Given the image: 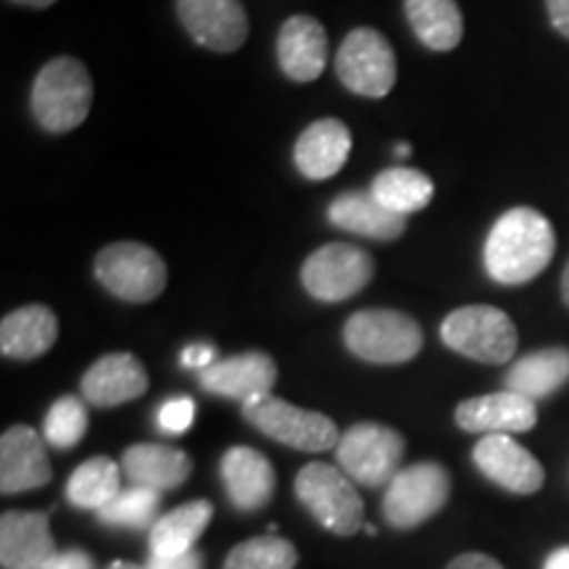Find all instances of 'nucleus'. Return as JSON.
I'll list each match as a JSON object with an SVG mask.
<instances>
[{
	"label": "nucleus",
	"mask_w": 569,
	"mask_h": 569,
	"mask_svg": "<svg viewBox=\"0 0 569 569\" xmlns=\"http://www.w3.org/2000/svg\"><path fill=\"white\" fill-rule=\"evenodd\" d=\"M557 234L543 213L517 206L503 213L486 240V269L498 284H525L551 264Z\"/></svg>",
	"instance_id": "obj_1"
},
{
	"label": "nucleus",
	"mask_w": 569,
	"mask_h": 569,
	"mask_svg": "<svg viewBox=\"0 0 569 569\" xmlns=\"http://www.w3.org/2000/svg\"><path fill=\"white\" fill-rule=\"evenodd\" d=\"M32 113L46 132L63 134L88 119L92 106V80L82 61L59 56L40 69L32 84Z\"/></svg>",
	"instance_id": "obj_2"
},
{
	"label": "nucleus",
	"mask_w": 569,
	"mask_h": 569,
	"mask_svg": "<svg viewBox=\"0 0 569 569\" xmlns=\"http://www.w3.org/2000/svg\"><path fill=\"white\" fill-rule=\"evenodd\" d=\"M296 496L325 530L353 536L365 528V501L340 467L311 461L296 478Z\"/></svg>",
	"instance_id": "obj_3"
},
{
	"label": "nucleus",
	"mask_w": 569,
	"mask_h": 569,
	"mask_svg": "<svg viewBox=\"0 0 569 569\" xmlns=\"http://www.w3.org/2000/svg\"><path fill=\"white\" fill-rule=\"evenodd\" d=\"M348 351L369 365H403L422 351V327L393 309H365L346 322Z\"/></svg>",
	"instance_id": "obj_4"
},
{
	"label": "nucleus",
	"mask_w": 569,
	"mask_h": 569,
	"mask_svg": "<svg viewBox=\"0 0 569 569\" xmlns=\"http://www.w3.org/2000/svg\"><path fill=\"white\" fill-rule=\"evenodd\" d=\"M443 343L482 365H507L517 353V327L507 311L496 306H461L440 325Z\"/></svg>",
	"instance_id": "obj_5"
},
{
	"label": "nucleus",
	"mask_w": 569,
	"mask_h": 569,
	"mask_svg": "<svg viewBox=\"0 0 569 569\" xmlns=\"http://www.w3.org/2000/svg\"><path fill=\"white\" fill-rule=\"evenodd\" d=\"M243 417L256 430H261L277 443L296 448V451L322 453L327 448H338L340 443V432L330 417L319 415V411L298 409L274 396L243 403Z\"/></svg>",
	"instance_id": "obj_6"
},
{
	"label": "nucleus",
	"mask_w": 569,
	"mask_h": 569,
	"mask_svg": "<svg viewBox=\"0 0 569 569\" xmlns=\"http://www.w3.org/2000/svg\"><path fill=\"white\" fill-rule=\"evenodd\" d=\"M96 277L109 293L130 303H148L167 288V264L146 243H111L96 259Z\"/></svg>",
	"instance_id": "obj_7"
},
{
	"label": "nucleus",
	"mask_w": 569,
	"mask_h": 569,
	"mask_svg": "<svg viewBox=\"0 0 569 569\" xmlns=\"http://www.w3.org/2000/svg\"><path fill=\"white\" fill-rule=\"evenodd\" d=\"M403 451H407V440L393 427L361 422L340 436L336 459L353 482L377 488L396 478Z\"/></svg>",
	"instance_id": "obj_8"
},
{
	"label": "nucleus",
	"mask_w": 569,
	"mask_h": 569,
	"mask_svg": "<svg viewBox=\"0 0 569 569\" xmlns=\"http://www.w3.org/2000/svg\"><path fill=\"white\" fill-rule=\"evenodd\" d=\"M451 496V478L446 467L436 461H419L407 469H398L390 480L382 517L398 530H415L438 515Z\"/></svg>",
	"instance_id": "obj_9"
},
{
	"label": "nucleus",
	"mask_w": 569,
	"mask_h": 569,
	"mask_svg": "<svg viewBox=\"0 0 569 569\" xmlns=\"http://www.w3.org/2000/svg\"><path fill=\"white\" fill-rule=\"evenodd\" d=\"M338 80L356 96L386 98L396 84V53L386 34L372 27L348 32L336 56Z\"/></svg>",
	"instance_id": "obj_10"
},
{
	"label": "nucleus",
	"mask_w": 569,
	"mask_h": 569,
	"mask_svg": "<svg viewBox=\"0 0 569 569\" xmlns=\"http://www.w3.org/2000/svg\"><path fill=\"white\" fill-rule=\"evenodd\" d=\"M375 277V261L359 246L330 243L315 251L301 267V282L317 301L338 303L367 288Z\"/></svg>",
	"instance_id": "obj_11"
},
{
	"label": "nucleus",
	"mask_w": 569,
	"mask_h": 569,
	"mask_svg": "<svg viewBox=\"0 0 569 569\" xmlns=\"http://www.w3.org/2000/svg\"><path fill=\"white\" fill-rule=\"evenodd\" d=\"M177 13L198 46L232 53L248 40V13L240 0H177Z\"/></svg>",
	"instance_id": "obj_12"
},
{
	"label": "nucleus",
	"mask_w": 569,
	"mask_h": 569,
	"mask_svg": "<svg viewBox=\"0 0 569 569\" xmlns=\"http://www.w3.org/2000/svg\"><path fill=\"white\" fill-rule=\"evenodd\" d=\"M472 459L490 482L511 490V493H538L546 482L540 461L511 436H486L478 440Z\"/></svg>",
	"instance_id": "obj_13"
},
{
	"label": "nucleus",
	"mask_w": 569,
	"mask_h": 569,
	"mask_svg": "<svg viewBox=\"0 0 569 569\" xmlns=\"http://www.w3.org/2000/svg\"><path fill=\"white\" fill-rule=\"evenodd\" d=\"M46 443L32 427L17 425L0 438V490L6 496L27 493L51 482Z\"/></svg>",
	"instance_id": "obj_14"
},
{
	"label": "nucleus",
	"mask_w": 569,
	"mask_h": 569,
	"mask_svg": "<svg viewBox=\"0 0 569 569\" xmlns=\"http://www.w3.org/2000/svg\"><path fill=\"white\" fill-rule=\"evenodd\" d=\"M56 553L46 511H6L0 519L3 569H48Z\"/></svg>",
	"instance_id": "obj_15"
},
{
	"label": "nucleus",
	"mask_w": 569,
	"mask_h": 569,
	"mask_svg": "<svg viewBox=\"0 0 569 569\" xmlns=\"http://www.w3.org/2000/svg\"><path fill=\"white\" fill-rule=\"evenodd\" d=\"M198 380H201V388L213 396L248 403L272 393L277 382V365L269 353L251 351L213 361L209 369H203Z\"/></svg>",
	"instance_id": "obj_16"
},
{
	"label": "nucleus",
	"mask_w": 569,
	"mask_h": 569,
	"mask_svg": "<svg viewBox=\"0 0 569 569\" xmlns=\"http://www.w3.org/2000/svg\"><path fill=\"white\" fill-rule=\"evenodd\" d=\"M538 422L536 401L511 393H488L467 398L457 407V425L467 432L480 436H511V432H528Z\"/></svg>",
	"instance_id": "obj_17"
},
{
	"label": "nucleus",
	"mask_w": 569,
	"mask_h": 569,
	"mask_svg": "<svg viewBox=\"0 0 569 569\" xmlns=\"http://www.w3.org/2000/svg\"><path fill=\"white\" fill-rule=\"evenodd\" d=\"M82 398L98 409L130 403L148 390V372L132 353H109L98 359L80 382Z\"/></svg>",
	"instance_id": "obj_18"
},
{
	"label": "nucleus",
	"mask_w": 569,
	"mask_h": 569,
	"mask_svg": "<svg viewBox=\"0 0 569 569\" xmlns=\"http://www.w3.org/2000/svg\"><path fill=\"white\" fill-rule=\"evenodd\" d=\"M277 61L284 77L315 82L327 67V32L315 17H290L277 34Z\"/></svg>",
	"instance_id": "obj_19"
},
{
	"label": "nucleus",
	"mask_w": 569,
	"mask_h": 569,
	"mask_svg": "<svg viewBox=\"0 0 569 569\" xmlns=\"http://www.w3.org/2000/svg\"><path fill=\"white\" fill-rule=\"evenodd\" d=\"M222 480L232 507L238 511H259L274 493L277 478L264 453L256 448L234 446L222 457Z\"/></svg>",
	"instance_id": "obj_20"
},
{
	"label": "nucleus",
	"mask_w": 569,
	"mask_h": 569,
	"mask_svg": "<svg viewBox=\"0 0 569 569\" xmlns=\"http://www.w3.org/2000/svg\"><path fill=\"white\" fill-rule=\"evenodd\" d=\"M293 156L306 180H330L351 156V132L338 119H319L301 132Z\"/></svg>",
	"instance_id": "obj_21"
},
{
	"label": "nucleus",
	"mask_w": 569,
	"mask_h": 569,
	"mask_svg": "<svg viewBox=\"0 0 569 569\" xmlns=\"http://www.w3.org/2000/svg\"><path fill=\"white\" fill-rule=\"evenodd\" d=\"M56 338H59V319L42 303L21 306L0 322V351L9 359H40L42 353L51 351Z\"/></svg>",
	"instance_id": "obj_22"
},
{
	"label": "nucleus",
	"mask_w": 569,
	"mask_h": 569,
	"mask_svg": "<svg viewBox=\"0 0 569 569\" xmlns=\"http://www.w3.org/2000/svg\"><path fill=\"white\" fill-rule=\"evenodd\" d=\"M122 469L132 486L151 490L180 488L193 472V461L180 448L161 443H138L130 446L122 457Z\"/></svg>",
	"instance_id": "obj_23"
},
{
	"label": "nucleus",
	"mask_w": 569,
	"mask_h": 569,
	"mask_svg": "<svg viewBox=\"0 0 569 569\" xmlns=\"http://www.w3.org/2000/svg\"><path fill=\"white\" fill-rule=\"evenodd\" d=\"M330 222L361 238L396 240L407 232V217L390 211L372 193H343L327 209Z\"/></svg>",
	"instance_id": "obj_24"
},
{
	"label": "nucleus",
	"mask_w": 569,
	"mask_h": 569,
	"mask_svg": "<svg viewBox=\"0 0 569 569\" xmlns=\"http://www.w3.org/2000/svg\"><path fill=\"white\" fill-rule=\"evenodd\" d=\"M213 517L211 501H190L182 503L156 519L148 536L151 543V557H182V553L193 551L196 540L203 536Z\"/></svg>",
	"instance_id": "obj_25"
},
{
	"label": "nucleus",
	"mask_w": 569,
	"mask_h": 569,
	"mask_svg": "<svg viewBox=\"0 0 569 569\" xmlns=\"http://www.w3.org/2000/svg\"><path fill=\"white\" fill-rule=\"evenodd\" d=\"M411 30L430 51L448 53L465 38V17L457 0H403Z\"/></svg>",
	"instance_id": "obj_26"
},
{
	"label": "nucleus",
	"mask_w": 569,
	"mask_h": 569,
	"mask_svg": "<svg viewBox=\"0 0 569 569\" xmlns=\"http://www.w3.org/2000/svg\"><path fill=\"white\" fill-rule=\"evenodd\" d=\"M569 380V351L567 348H543L528 353L507 372V390L530 401H540L557 393Z\"/></svg>",
	"instance_id": "obj_27"
},
{
	"label": "nucleus",
	"mask_w": 569,
	"mask_h": 569,
	"mask_svg": "<svg viewBox=\"0 0 569 569\" xmlns=\"http://www.w3.org/2000/svg\"><path fill=\"white\" fill-rule=\"evenodd\" d=\"M369 193L386 206V209L401 213V217H409V213L422 211L432 201L436 184H432V180L425 172H419V169L393 167L375 177Z\"/></svg>",
	"instance_id": "obj_28"
},
{
	"label": "nucleus",
	"mask_w": 569,
	"mask_h": 569,
	"mask_svg": "<svg viewBox=\"0 0 569 569\" xmlns=\"http://www.w3.org/2000/svg\"><path fill=\"white\" fill-rule=\"evenodd\" d=\"M119 493H122L119 465L109 457H92L82 461L67 482V498L80 509L98 511L106 503H111Z\"/></svg>",
	"instance_id": "obj_29"
},
{
	"label": "nucleus",
	"mask_w": 569,
	"mask_h": 569,
	"mask_svg": "<svg viewBox=\"0 0 569 569\" xmlns=\"http://www.w3.org/2000/svg\"><path fill=\"white\" fill-rule=\"evenodd\" d=\"M161 507V493L151 488L132 486L130 490H122L111 503H106L103 509H98L96 515L103 525H113V528H127V530H142L153 528L156 515Z\"/></svg>",
	"instance_id": "obj_30"
},
{
	"label": "nucleus",
	"mask_w": 569,
	"mask_h": 569,
	"mask_svg": "<svg viewBox=\"0 0 569 569\" xmlns=\"http://www.w3.org/2000/svg\"><path fill=\"white\" fill-rule=\"evenodd\" d=\"M296 565L298 551L288 538L261 536L234 546L224 569H296Z\"/></svg>",
	"instance_id": "obj_31"
},
{
	"label": "nucleus",
	"mask_w": 569,
	"mask_h": 569,
	"mask_svg": "<svg viewBox=\"0 0 569 569\" xmlns=\"http://www.w3.org/2000/svg\"><path fill=\"white\" fill-rule=\"evenodd\" d=\"M88 432V409L82 398L63 396L46 417V440L53 448H74Z\"/></svg>",
	"instance_id": "obj_32"
},
{
	"label": "nucleus",
	"mask_w": 569,
	"mask_h": 569,
	"mask_svg": "<svg viewBox=\"0 0 569 569\" xmlns=\"http://www.w3.org/2000/svg\"><path fill=\"white\" fill-rule=\"evenodd\" d=\"M196 419V403L190 398H172L159 409V427L169 436H180Z\"/></svg>",
	"instance_id": "obj_33"
},
{
	"label": "nucleus",
	"mask_w": 569,
	"mask_h": 569,
	"mask_svg": "<svg viewBox=\"0 0 569 569\" xmlns=\"http://www.w3.org/2000/svg\"><path fill=\"white\" fill-rule=\"evenodd\" d=\"M148 569H201L203 557L198 551H188L182 557H151Z\"/></svg>",
	"instance_id": "obj_34"
},
{
	"label": "nucleus",
	"mask_w": 569,
	"mask_h": 569,
	"mask_svg": "<svg viewBox=\"0 0 569 569\" xmlns=\"http://www.w3.org/2000/svg\"><path fill=\"white\" fill-rule=\"evenodd\" d=\"M48 569H96V561L88 551L71 549L63 553H56V559L48 565Z\"/></svg>",
	"instance_id": "obj_35"
},
{
	"label": "nucleus",
	"mask_w": 569,
	"mask_h": 569,
	"mask_svg": "<svg viewBox=\"0 0 569 569\" xmlns=\"http://www.w3.org/2000/svg\"><path fill=\"white\" fill-rule=\"evenodd\" d=\"M213 365V348L211 346H188L182 351V367L188 369H198V372H203V369H209Z\"/></svg>",
	"instance_id": "obj_36"
},
{
	"label": "nucleus",
	"mask_w": 569,
	"mask_h": 569,
	"mask_svg": "<svg viewBox=\"0 0 569 569\" xmlns=\"http://www.w3.org/2000/svg\"><path fill=\"white\" fill-rule=\"evenodd\" d=\"M446 569H507L501 561L493 557H486V553H461L448 565Z\"/></svg>",
	"instance_id": "obj_37"
},
{
	"label": "nucleus",
	"mask_w": 569,
	"mask_h": 569,
	"mask_svg": "<svg viewBox=\"0 0 569 569\" xmlns=\"http://www.w3.org/2000/svg\"><path fill=\"white\" fill-rule=\"evenodd\" d=\"M546 9H549L553 30L569 40V0H546Z\"/></svg>",
	"instance_id": "obj_38"
},
{
	"label": "nucleus",
	"mask_w": 569,
	"mask_h": 569,
	"mask_svg": "<svg viewBox=\"0 0 569 569\" xmlns=\"http://www.w3.org/2000/svg\"><path fill=\"white\" fill-rule=\"evenodd\" d=\"M543 569H569V546H561L551 553L549 559H546Z\"/></svg>",
	"instance_id": "obj_39"
},
{
	"label": "nucleus",
	"mask_w": 569,
	"mask_h": 569,
	"mask_svg": "<svg viewBox=\"0 0 569 569\" xmlns=\"http://www.w3.org/2000/svg\"><path fill=\"white\" fill-rule=\"evenodd\" d=\"M11 3L27 6V9H48V6H53L56 0H11Z\"/></svg>",
	"instance_id": "obj_40"
},
{
	"label": "nucleus",
	"mask_w": 569,
	"mask_h": 569,
	"mask_svg": "<svg viewBox=\"0 0 569 569\" xmlns=\"http://www.w3.org/2000/svg\"><path fill=\"white\" fill-rule=\"evenodd\" d=\"M561 298H565V303L569 306V261H567L565 277H561Z\"/></svg>",
	"instance_id": "obj_41"
},
{
	"label": "nucleus",
	"mask_w": 569,
	"mask_h": 569,
	"mask_svg": "<svg viewBox=\"0 0 569 569\" xmlns=\"http://www.w3.org/2000/svg\"><path fill=\"white\" fill-rule=\"evenodd\" d=\"M109 569H148V567L130 565V561H113V565H109Z\"/></svg>",
	"instance_id": "obj_42"
},
{
	"label": "nucleus",
	"mask_w": 569,
	"mask_h": 569,
	"mask_svg": "<svg viewBox=\"0 0 569 569\" xmlns=\"http://www.w3.org/2000/svg\"><path fill=\"white\" fill-rule=\"evenodd\" d=\"M396 153H398V156H409L411 148L407 146V142H401V146H396Z\"/></svg>",
	"instance_id": "obj_43"
}]
</instances>
